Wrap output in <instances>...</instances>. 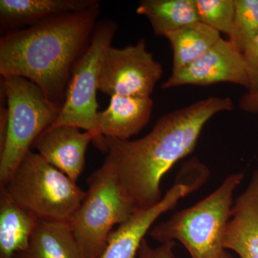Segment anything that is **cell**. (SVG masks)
Instances as JSON below:
<instances>
[{"label":"cell","mask_w":258,"mask_h":258,"mask_svg":"<svg viewBox=\"0 0 258 258\" xmlns=\"http://www.w3.org/2000/svg\"><path fill=\"white\" fill-rule=\"evenodd\" d=\"M233 108L230 98L209 97L162 115L142 138H106L105 161L111 166L136 210L151 208L161 201L163 176L193 152L212 117Z\"/></svg>","instance_id":"obj_1"},{"label":"cell","mask_w":258,"mask_h":258,"mask_svg":"<svg viewBox=\"0 0 258 258\" xmlns=\"http://www.w3.org/2000/svg\"><path fill=\"white\" fill-rule=\"evenodd\" d=\"M100 3L81 11L54 15L0 39V75L35 83L50 102L62 106L73 67L87 50Z\"/></svg>","instance_id":"obj_2"},{"label":"cell","mask_w":258,"mask_h":258,"mask_svg":"<svg viewBox=\"0 0 258 258\" xmlns=\"http://www.w3.org/2000/svg\"><path fill=\"white\" fill-rule=\"evenodd\" d=\"M243 178L242 173L227 176L208 196L176 212L149 231V235L161 244L179 241L191 258H225L224 238L233 195Z\"/></svg>","instance_id":"obj_3"},{"label":"cell","mask_w":258,"mask_h":258,"mask_svg":"<svg viewBox=\"0 0 258 258\" xmlns=\"http://www.w3.org/2000/svg\"><path fill=\"white\" fill-rule=\"evenodd\" d=\"M15 203L45 221L69 222L86 191L62 171L30 151L4 186Z\"/></svg>","instance_id":"obj_4"},{"label":"cell","mask_w":258,"mask_h":258,"mask_svg":"<svg viewBox=\"0 0 258 258\" xmlns=\"http://www.w3.org/2000/svg\"><path fill=\"white\" fill-rule=\"evenodd\" d=\"M8 108L4 144L0 147V186L14 174L35 140L60 114L62 106L50 102L40 88L25 78L2 77Z\"/></svg>","instance_id":"obj_5"},{"label":"cell","mask_w":258,"mask_h":258,"mask_svg":"<svg viewBox=\"0 0 258 258\" xmlns=\"http://www.w3.org/2000/svg\"><path fill=\"white\" fill-rule=\"evenodd\" d=\"M86 198L69 222L87 258H99L116 225L135 211L116 174L106 161L87 179Z\"/></svg>","instance_id":"obj_6"},{"label":"cell","mask_w":258,"mask_h":258,"mask_svg":"<svg viewBox=\"0 0 258 258\" xmlns=\"http://www.w3.org/2000/svg\"><path fill=\"white\" fill-rule=\"evenodd\" d=\"M117 29L118 25L111 20L97 23L89 46L73 67L60 114L50 125H74L91 132L95 147L103 153L106 151V137L97 129L96 96L103 56L111 46Z\"/></svg>","instance_id":"obj_7"},{"label":"cell","mask_w":258,"mask_h":258,"mask_svg":"<svg viewBox=\"0 0 258 258\" xmlns=\"http://www.w3.org/2000/svg\"><path fill=\"white\" fill-rule=\"evenodd\" d=\"M163 74L144 39L136 45L108 47L102 61L98 91L109 96L151 97Z\"/></svg>","instance_id":"obj_8"},{"label":"cell","mask_w":258,"mask_h":258,"mask_svg":"<svg viewBox=\"0 0 258 258\" xmlns=\"http://www.w3.org/2000/svg\"><path fill=\"white\" fill-rule=\"evenodd\" d=\"M206 180L195 166L183 165L174 185L159 203L151 208L137 209L126 221L112 231L99 258H137L144 237L156 220L175 208L180 200L203 186Z\"/></svg>","instance_id":"obj_9"},{"label":"cell","mask_w":258,"mask_h":258,"mask_svg":"<svg viewBox=\"0 0 258 258\" xmlns=\"http://www.w3.org/2000/svg\"><path fill=\"white\" fill-rule=\"evenodd\" d=\"M229 83L249 88V79L242 53L228 40L221 38L203 55L162 83L163 89L191 86H206Z\"/></svg>","instance_id":"obj_10"},{"label":"cell","mask_w":258,"mask_h":258,"mask_svg":"<svg viewBox=\"0 0 258 258\" xmlns=\"http://www.w3.org/2000/svg\"><path fill=\"white\" fill-rule=\"evenodd\" d=\"M93 140L91 132H81L74 125H57L47 128L32 147L47 163L77 182L84 170L86 150Z\"/></svg>","instance_id":"obj_11"},{"label":"cell","mask_w":258,"mask_h":258,"mask_svg":"<svg viewBox=\"0 0 258 258\" xmlns=\"http://www.w3.org/2000/svg\"><path fill=\"white\" fill-rule=\"evenodd\" d=\"M224 247L240 258H258V169L234 202Z\"/></svg>","instance_id":"obj_12"},{"label":"cell","mask_w":258,"mask_h":258,"mask_svg":"<svg viewBox=\"0 0 258 258\" xmlns=\"http://www.w3.org/2000/svg\"><path fill=\"white\" fill-rule=\"evenodd\" d=\"M153 107L151 97L111 96L106 109L97 114L98 133L106 138L128 140L148 124Z\"/></svg>","instance_id":"obj_13"},{"label":"cell","mask_w":258,"mask_h":258,"mask_svg":"<svg viewBox=\"0 0 258 258\" xmlns=\"http://www.w3.org/2000/svg\"><path fill=\"white\" fill-rule=\"evenodd\" d=\"M98 3L97 0H0L2 31L21 30L54 15L86 10Z\"/></svg>","instance_id":"obj_14"},{"label":"cell","mask_w":258,"mask_h":258,"mask_svg":"<svg viewBox=\"0 0 258 258\" xmlns=\"http://www.w3.org/2000/svg\"><path fill=\"white\" fill-rule=\"evenodd\" d=\"M39 220L0 186V258H15L28 248Z\"/></svg>","instance_id":"obj_15"},{"label":"cell","mask_w":258,"mask_h":258,"mask_svg":"<svg viewBox=\"0 0 258 258\" xmlns=\"http://www.w3.org/2000/svg\"><path fill=\"white\" fill-rule=\"evenodd\" d=\"M15 258H87L69 222L39 220L28 248Z\"/></svg>","instance_id":"obj_16"},{"label":"cell","mask_w":258,"mask_h":258,"mask_svg":"<svg viewBox=\"0 0 258 258\" xmlns=\"http://www.w3.org/2000/svg\"><path fill=\"white\" fill-rule=\"evenodd\" d=\"M137 13L149 20L157 36L199 21L195 0H142Z\"/></svg>","instance_id":"obj_17"},{"label":"cell","mask_w":258,"mask_h":258,"mask_svg":"<svg viewBox=\"0 0 258 258\" xmlns=\"http://www.w3.org/2000/svg\"><path fill=\"white\" fill-rule=\"evenodd\" d=\"M173 52L172 73L196 60L220 38V33L201 22L191 24L165 35Z\"/></svg>","instance_id":"obj_18"},{"label":"cell","mask_w":258,"mask_h":258,"mask_svg":"<svg viewBox=\"0 0 258 258\" xmlns=\"http://www.w3.org/2000/svg\"><path fill=\"white\" fill-rule=\"evenodd\" d=\"M235 16L228 40L243 53L247 45L258 35V0H235Z\"/></svg>","instance_id":"obj_19"},{"label":"cell","mask_w":258,"mask_h":258,"mask_svg":"<svg viewBox=\"0 0 258 258\" xmlns=\"http://www.w3.org/2000/svg\"><path fill=\"white\" fill-rule=\"evenodd\" d=\"M199 21L230 35L235 16V0H195Z\"/></svg>","instance_id":"obj_20"},{"label":"cell","mask_w":258,"mask_h":258,"mask_svg":"<svg viewBox=\"0 0 258 258\" xmlns=\"http://www.w3.org/2000/svg\"><path fill=\"white\" fill-rule=\"evenodd\" d=\"M242 55L249 79L247 91L253 92L258 89V35L247 45Z\"/></svg>","instance_id":"obj_21"},{"label":"cell","mask_w":258,"mask_h":258,"mask_svg":"<svg viewBox=\"0 0 258 258\" xmlns=\"http://www.w3.org/2000/svg\"><path fill=\"white\" fill-rule=\"evenodd\" d=\"M175 242H166L159 247H152L146 239L142 241L137 258H176L174 249Z\"/></svg>","instance_id":"obj_22"},{"label":"cell","mask_w":258,"mask_h":258,"mask_svg":"<svg viewBox=\"0 0 258 258\" xmlns=\"http://www.w3.org/2000/svg\"><path fill=\"white\" fill-rule=\"evenodd\" d=\"M239 108L249 114H258V89L253 92L244 93L240 97L238 103Z\"/></svg>","instance_id":"obj_23"},{"label":"cell","mask_w":258,"mask_h":258,"mask_svg":"<svg viewBox=\"0 0 258 258\" xmlns=\"http://www.w3.org/2000/svg\"><path fill=\"white\" fill-rule=\"evenodd\" d=\"M225 258H233V257H232V256L231 255V254L230 253H229L228 252H227V254H226Z\"/></svg>","instance_id":"obj_24"},{"label":"cell","mask_w":258,"mask_h":258,"mask_svg":"<svg viewBox=\"0 0 258 258\" xmlns=\"http://www.w3.org/2000/svg\"><path fill=\"white\" fill-rule=\"evenodd\" d=\"M191 159H197V160H199V159H198V158H196V157H193V158H191ZM199 161H200V160H199ZM200 162H201V161H200ZM202 163H203V162H202ZM204 164V165H205V166H206V167H207V166H206V165H205V164ZM207 168H208V167H207ZM208 170H209V169H208ZM209 171H210V170H209Z\"/></svg>","instance_id":"obj_25"}]
</instances>
